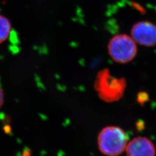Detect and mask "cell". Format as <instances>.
I'll return each mask as SVG.
<instances>
[{
	"label": "cell",
	"instance_id": "obj_1",
	"mask_svg": "<svg viewBox=\"0 0 156 156\" xmlns=\"http://www.w3.org/2000/svg\"><path fill=\"white\" fill-rule=\"evenodd\" d=\"M124 78H117L112 76L109 69H104L98 73L94 87L101 99L106 102L119 100L126 88Z\"/></svg>",
	"mask_w": 156,
	"mask_h": 156
},
{
	"label": "cell",
	"instance_id": "obj_2",
	"mask_svg": "<svg viewBox=\"0 0 156 156\" xmlns=\"http://www.w3.org/2000/svg\"><path fill=\"white\" fill-rule=\"evenodd\" d=\"M98 146L101 152L106 156H119L126 149L127 137L122 128L108 126L98 135Z\"/></svg>",
	"mask_w": 156,
	"mask_h": 156
},
{
	"label": "cell",
	"instance_id": "obj_3",
	"mask_svg": "<svg viewBox=\"0 0 156 156\" xmlns=\"http://www.w3.org/2000/svg\"><path fill=\"white\" fill-rule=\"evenodd\" d=\"M108 50L112 59L121 64L132 61L137 54L135 41L126 34H117L112 37Z\"/></svg>",
	"mask_w": 156,
	"mask_h": 156
},
{
	"label": "cell",
	"instance_id": "obj_4",
	"mask_svg": "<svg viewBox=\"0 0 156 156\" xmlns=\"http://www.w3.org/2000/svg\"><path fill=\"white\" fill-rule=\"evenodd\" d=\"M131 37L139 44L144 46L156 45V25L148 21H142L133 25Z\"/></svg>",
	"mask_w": 156,
	"mask_h": 156
},
{
	"label": "cell",
	"instance_id": "obj_5",
	"mask_svg": "<svg viewBox=\"0 0 156 156\" xmlns=\"http://www.w3.org/2000/svg\"><path fill=\"white\" fill-rule=\"evenodd\" d=\"M127 156H155L156 148L151 140L138 137L129 142L126 147Z\"/></svg>",
	"mask_w": 156,
	"mask_h": 156
},
{
	"label": "cell",
	"instance_id": "obj_6",
	"mask_svg": "<svg viewBox=\"0 0 156 156\" xmlns=\"http://www.w3.org/2000/svg\"><path fill=\"white\" fill-rule=\"evenodd\" d=\"M11 31V24L6 17L0 15V44L8 39Z\"/></svg>",
	"mask_w": 156,
	"mask_h": 156
},
{
	"label": "cell",
	"instance_id": "obj_7",
	"mask_svg": "<svg viewBox=\"0 0 156 156\" xmlns=\"http://www.w3.org/2000/svg\"><path fill=\"white\" fill-rule=\"evenodd\" d=\"M4 103V93L3 90L0 87V108L2 106Z\"/></svg>",
	"mask_w": 156,
	"mask_h": 156
}]
</instances>
